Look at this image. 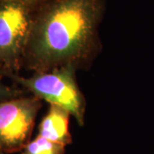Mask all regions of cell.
I'll use <instances>...</instances> for the list:
<instances>
[{"label":"cell","mask_w":154,"mask_h":154,"mask_svg":"<svg viewBox=\"0 0 154 154\" xmlns=\"http://www.w3.org/2000/svg\"><path fill=\"white\" fill-rule=\"evenodd\" d=\"M105 0H48L38 8L23 59V68L49 71L73 64L88 66L100 45L99 25Z\"/></svg>","instance_id":"6da1fadb"},{"label":"cell","mask_w":154,"mask_h":154,"mask_svg":"<svg viewBox=\"0 0 154 154\" xmlns=\"http://www.w3.org/2000/svg\"><path fill=\"white\" fill-rule=\"evenodd\" d=\"M77 69L68 64L49 71L33 72L29 77L13 75L10 78L42 101L66 109L80 126H84L87 102L77 83Z\"/></svg>","instance_id":"7a4b0ae2"},{"label":"cell","mask_w":154,"mask_h":154,"mask_svg":"<svg viewBox=\"0 0 154 154\" xmlns=\"http://www.w3.org/2000/svg\"><path fill=\"white\" fill-rule=\"evenodd\" d=\"M37 8L0 1V75H19Z\"/></svg>","instance_id":"3957f363"},{"label":"cell","mask_w":154,"mask_h":154,"mask_svg":"<svg viewBox=\"0 0 154 154\" xmlns=\"http://www.w3.org/2000/svg\"><path fill=\"white\" fill-rule=\"evenodd\" d=\"M42 100L21 96L0 102V148L5 153L21 152L29 142Z\"/></svg>","instance_id":"277c9868"},{"label":"cell","mask_w":154,"mask_h":154,"mask_svg":"<svg viewBox=\"0 0 154 154\" xmlns=\"http://www.w3.org/2000/svg\"><path fill=\"white\" fill-rule=\"evenodd\" d=\"M70 116L71 114L66 109L58 105H50L49 110L38 125V135L64 146L71 144Z\"/></svg>","instance_id":"5b68a950"},{"label":"cell","mask_w":154,"mask_h":154,"mask_svg":"<svg viewBox=\"0 0 154 154\" xmlns=\"http://www.w3.org/2000/svg\"><path fill=\"white\" fill-rule=\"evenodd\" d=\"M64 145L51 141L46 138L37 135L30 140L19 154H64Z\"/></svg>","instance_id":"8992f818"},{"label":"cell","mask_w":154,"mask_h":154,"mask_svg":"<svg viewBox=\"0 0 154 154\" xmlns=\"http://www.w3.org/2000/svg\"><path fill=\"white\" fill-rule=\"evenodd\" d=\"M23 94L24 92L22 90L17 89L13 87H10L0 81V102L21 97V96H23L22 95Z\"/></svg>","instance_id":"52a82bcc"},{"label":"cell","mask_w":154,"mask_h":154,"mask_svg":"<svg viewBox=\"0 0 154 154\" xmlns=\"http://www.w3.org/2000/svg\"><path fill=\"white\" fill-rule=\"evenodd\" d=\"M0 1H13V2L23 4V5L38 9L42 5H44L45 2H47L48 0H0Z\"/></svg>","instance_id":"ba28073f"},{"label":"cell","mask_w":154,"mask_h":154,"mask_svg":"<svg viewBox=\"0 0 154 154\" xmlns=\"http://www.w3.org/2000/svg\"><path fill=\"white\" fill-rule=\"evenodd\" d=\"M0 154H6V153H5V152L1 150V148H0Z\"/></svg>","instance_id":"9c48e42d"}]
</instances>
